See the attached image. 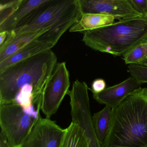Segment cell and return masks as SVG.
I'll return each mask as SVG.
<instances>
[{"mask_svg": "<svg viewBox=\"0 0 147 147\" xmlns=\"http://www.w3.org/2000/svg\"><path fill=\"white\" fill-rule=\"evenodd\" d=\"M57 64L52 50L35 55L0 72V105L14 102L20 89L26 85L33 87V103L40 111L41 97Z\"/></svg>", "mask_w": 147, "mask_h": 147, "instance_id": "6da1fadb", "label": "cell"}, {"mask_svg": "<svg viewBox=\"0 0 147 147\" xmlns=\"http://www.w3.org/2000/svg\"><path fill=\"white\" fill-rule=\"evenodd\" d=\"M9 32L7 31H3L0 32V46L3 45L7 38Z\"/></svg>", "mask_w": 147, "mask_h": 147, "instance_id": "603a6c76", "label": "cell"}, {"mask_svg": "<svg viewBox=\"0 0 147 147\" xmlns=\"http://www.w3.org/2000/svg\"><path fill=\"white\" fill-rule=\"evenodd\" d=\"M69 74L66 63L57 64L41 97L40 110L50 118L56 113L63 100L69 91Z\"/></svg>", "mask_w": 147, "mask_h": 147, "instance_id": "8992f818", "label": "cell"}, {"mask_svg": "<svg viewBox=\"0 0 147 147\" xmlns=\"http://www.w3.org/2000/svg\"><path fill=\"white\" fill-rule=\"evenodd\" d=\"M147 37V18L121 20L83 33L82 42L92 49L123 56Z\"/></svg>", "mask_w": 147, "mask_h": 147, "instance_id": "3957f363", "label": "cell"}, {"mask_svg": "<svg viewBox=\"0 0 147 147\" xmlns=\"http://www.w3.org/2000/svg\"><path fill=\"white\" fill-rule=\"evenodd\" d=\"M48 1V0H23L17 11L3 24H0V32H9L13 30Z\"/></svg>", "mask_w": 147, "mask_h": 147, "instance_id": "8fae6325", "label": "cell"}, {"mask_svg": "<svg viewBox=\"0 0 147 147\" xmlns=\"http://www.w3.org/2000/svg\"><path fill=\"white\" fill-rule=\"evenodd\" d=\"M128 71L131 76L135 78L138 83H147V66L139 64H129Z\"/></svg>", "mask_w": 147, "mask_h": 147, "instance_id": "d6986e66", "label": "cell"}, {"mask_svg": "<svg viewBox=\"0 0 147 147\" xmlns=\"http://www.w3.org/2000/svg\"><path fill=\"white\" fill-rule=\"evenodd\" d=\"M64 131L55 121L40 114L21 147H59Z\"/></svg>", "mask_w": 147, "mask_h": 147, "instance_id": "52a82bcc", "label": "cell"}, {"mask_svg": "<svg viewBox=\"0 0 147 147\" xmlns=\"http://www.w3.org/2000/svg\"><path fill=\"white\" fill-rule=\"evenodd\" d=\"M79 1L82 15L104 14L120 20L144 17L134 10L128 0H79Z\"/></svg>", "mask_w": 147, "mask_h": 147, "instance_id": "ba28073f", "label": "cell"}, {"mask_svg": "<svg viewBox=\"0 0 147 147\" xmlns=\"http://www.w3.org/2000/svg\"><path fill=\"white\" fill-rule=\"evenodd\" d=\"M53 28L42 29L35 32L15 37L4 47L0 48V62L20 51L43 34Z\"/></svg>", "mask_w": 147, "mask_h": 147, "instance_id": "4fadbf2b", "label": "cell"}, {"mask_svg": "<svg viewBox=\"0 0 147 147\" xmlns=\"http://www.w3.org/2000/svg\"><path fill=\"white\" fill-rule=\"evenodd\" d=\"M59 147H89V141L84 130L71 122L65 129Z\"/></svg>", "mask_w": 147, "mask_h": 147, "instance_id": "5bb4252c", "label": "cell"}, {"mask_svg": "<svg viewBox=\"0 0 147 147\" xmlns=\"http://www.w3.org/2000/svg\"><path fill=\"white\" fill-rule=\"evenodd\" d=\"M146 18H147V15H146Z\"/></svg>", "mask_w": 147, "mask_h": 147, "instance_id": "d4e9b609", "label": "cell"}, {"mask_svg": "<svg viewBox=\"0 0 147 147\" xmlns=\"http://www.w3.org/2000/svg\"><path fill=\"white\" fill-rule=\"evenodd\" d=\"M0 147H13L8 143L7 139L1 132L0 133Z\"/></svg>", "mask_w": 147, "mask_h": 147, "instance_id": "7402d4cb", "label": "cell"}, {"mask_svg": "<svg viewBox=\"0 0 147 147\" xmlns=\"http://www.w3.org/2000/svg\"><path fill=\"white\" fill-rule=\"evenodd\" d=\"M101 147H147V88L134 91L112 110Z\"/></svg>", "mask_w": 147, "mask_h": 147, "instance_id": "7a4b0ae2", "label": "cell"}, {"mask_svg": "<svg viewBox=\"0 0 147 147\" xmlns=\"http://www.w3.org/2000/svg\"><path fill=\"white\" fill-rule=\"evenodd\" d=\"M33 87L26 85L18 93L14 101L18 104L25 113L37 119L40 114L35 108L33 103Z\"/></svg>", "mask_w": 147, "mask_h": 147, "instance_id": "2e32d148", "label": "cell"}, {"mask_svg": "<svg viewBox=\"0 0 147 147\" xmlns=\"http://www.w3.org/2000/svg\"><path fill=\"white\" fill-rule=\"evenodd\" d=\"M147 58V37L123 56L125 64H139Z\"/></svg>", "mask_w": 147, "mask_h": 147, "instance_id": "e0dca14e", "label": "cell"}, {"mask_svg": "<svg viewBox=\"0 0 147 147\" xmlns=\"http://www.w3.org/2000/svg\"><path fill=\"white\" fill-rule=\"evenodd\" d=\"M131 5L135 11L143 17L147 14V0H128Z\"/></svg>", "mask_w": 147, "mask_h": 147, "instance_id": "ffe728a7", "label": "cell"}, {"mask_svg": "<svg viewBox=\"0 0 147 147\" xmlns=\"http://www.w3.org/2000/svg\"><path fill=\"white\" fill-rule=\"evenodd\" d=\"M112 109L105 106L92 116L93 127L97 138L100 144L108 133L111 120Z\"/></svg>", "mask_w": 147, "mask_h": 147, "instance_id": "9a60e30c", "label": "cell"}, {"mask_svg": "<svg viewBox=\"0 0 147 147\" xmlns=\"http://www.w3.org/2000/svg\"><path fill=\"white\" fill-rule=\"evenodd\" d=\"M56 44L45 38L42 35L36 40L0 62V72L10 66L21 61L30 58L35 55L51 50Z\"/></svg>", "mask_w": 147, "mask_h": 147, "instance_id": "30bf717a", "label": "cell"}, {"mask_svg": "<svg viewBox=\"0 0 147 147\" xmlns=\"http://www.w3.org/2000/svg\"><path fill=\"white\" fill-rule=\"evenodd\" d=\"M141 85L130 76L117 85L107 88L100 93L93 94V97L98 103L113 110L131 94L140 88Z\"/></svg>", "mask_w": 147, "mask_h": 147, "instance_id": "9c48e42d", "label": "cell"}, {"mask_svg": "<svg viewBox=\"0 0 147 147\" xmlns=\"http://www.w3.org/2000/svg\"><path fill=\"white\" fill-rule=\"evenodd\" d=\"M37 118L26 113L15 101L0 105L1 132L12 147H21Z\"/></svg>", "mask_w": 147, "mask_h": 147, "instance_id": "5b68a950", "label": "cell"}, {"mask_svg": "<svg viewBox=\"0 0 147 147\" xmlns=\"http://www.w3.org/2000/svg\"><path fill=\"white\" fill-rule=\"evenodd\" d=\"M106 88L105 81L102 79H95L93 81L91 90L93 94H98L101 92Z\"/></svg>", "mask_w": 147, "mask_h": 147, "instance_id": "44dd1931", "label": "cell"}, {"mask_svg": "<svg viewBox=\"0 0 147 147\" xmlns=\"http://www.w3.org/2000/svg\"><path fill=\"white\" fill-rule=\"evenodd\" d=\"M115 18L110 15L88 13L82 15L69 29L70 32H84L107 26L114 23Z\"/></svg>", "mask_w": 147, "mask_h": 147, "instance_id": "7c38bea8", "label": "cell"}, {"mask_svg": "<svg viewBox=\"0 0 147 147\" xmlns=\"http://www.w3.org/2000/svg\"><path fill=\"white\" fill-rule=\"evenodd\" d=\"M82 15L79 0H48L19 26L9 32L0 48L20 35L48 28L72 26Z\"/></svg>", "mask_w": 147, "mask_h": 147, "instance_id": "277c9868", "label": "cell"}, {"mask_svg": "<svg viewBox=\"0 0 147 147\" xmlns=\"http://www.w3.org/2000/svg\"><path fill=\"white\" fill-rule=\"evenodd\" d=\"M143 65L144 66H147V63H146V64H144Z\"/></svg>", "mask_w": 147, "mask_h": 147, "instance_id": "cb8c5ba5", "label": "cell"}, {"mask_svg": "<svg viewBox=\"0 0 147 147\" xmlns=\"http://www.w3.org/2000/svg\"><path fill=\"white\" fill-rule=\"evenodd\" d=\"M22 1L23 0H1L0 4V24L17 11Z\"/></svg>", "mask_w": 147, "mask_h": 147, "instance_id": "ac0fdd59", "label": "cell"}]
</instances>
